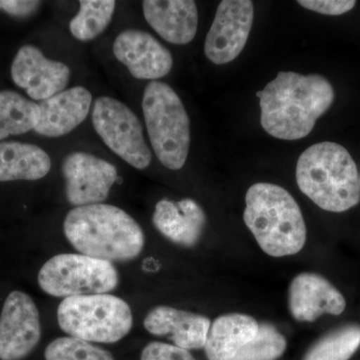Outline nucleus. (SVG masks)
I'll return each mask as SVG.
<instances>
[{"label":"nucleus","instance_id":"1","mask_svg":"<svg viewBox=\"0 0 360 360\" xmlns=\"http://www.w3.org/2000/svg\"><path fill=\"white\" fill-rule=\"evenodd\" d=\"M257 96L262 129L276 139L298 141L312 131L333 105L335 94L322 75L281 71Z\"/></svg>","mask_w":360,"mask_h":360},{"label":"nucleus","instance_id":"2","mask_svg":"<svg viewBox=\"0 0 360 360\" xmlns=\"http://www.w3.org/2000/svg\"><path fill=\"white\" fill-rule=\"evenodd\" d=\"M66 238L82 255L108 262H127L141 255L144 233L122 208L91 205L73 208L63 224Z\"/></svg>","mask_w":360,"mask_h":360},{"label":"nucleus","instance_id":"3","mask_svg":"<svg viewBox=\"0 0 360 360\" xmlns=\"http://www.w3.org/2000/svg\"><path fill=\"white\" fill-rule=\"evenodd\" d=\"M296 182L302 193L321 210L345 212L360 201L359 174L347 149L323 141L307 148L296 165Z\"/></svg>","mask_w":360,"mask_h":360},{"label":"nucleus","instance_id":"4","mask_svg":"<svg viewBox=\"0 0 360 360\" xmlns=\"http://www.w3.org/2000/svg\"><path fill=\"white\" fill-rule=\"evenodd\" d=\"M243 219L265 253L274 257L296 255L307 243L300 205L283 187L258 182L248 188Z\"/></svg>","mask_w":360,"mask_h":360},{"label":"nucleus","instance_id":"5","mask_svg":"<svg viewBox=\"0 0 360 360\" xmlns=\"http://www.w3.org/2000/svg\"><path fill=\"white\" fill-rule=\"evenodd\" d=\"M142 111L158 160L169 169L184 167L191 146V120L176 92L165 82H149L142 97Z\"/></svg>","mask_w":360,"mask_h":360},{"label":"nucleus","instance_id":"6","mask_svg":"<svg viewBox=\"0 0 360 360\" xmlns=\"http://www.w3.org/2000/svg\"><path fill=\"white\" fill-rule=\"evenodd\" d=\"M58 321L71 338L99 343L117 342L134 324L129 305L106 293L65 298L58 307Z\"/></svg>","mask_w":360,"mask_h":360},{"label":"nucleus","instance_id":"7","mask_svg":"<svg viewBox=\"0 0 360 360\" xmlns=\"http://www.w3.org/2000/svg\"><path fill=\"white\" fill-rule=\"evenodd\" d=\"M120 277L108 260L63 253L47 260L39 270V284L56 297L104 295L115 290Z\"/></svg>","mask_w":360,"mask_h":360},{"label":"nucleus","instance_id":"8","mask_svg":"<svg viewBox=\"0 0 360 360\" xmlns=\"http://www.w3.org/2000/svg\"><path fill=\"white\" fill-rule=\"evenodd\" d=\"M91 117L97 134L116 155L136 169L149 167L153 160L150 148L141 120L129 106L112 97H98Z\"/></svg>","mask_w":360,"mask_h":360},{"label":"nucleus","instance_id":"9","mask_svg":"<svg viewBox=\"0 0 360 360\" xmlns=\"http://www.w3.org/2000/svg\"><path fill=\"white\" fill-rule=\"evenodd\" d=\"M255 18L250 0L220 2L210 32L206 35V58L217 65L234 60L245 49Z\"/></svg>","mask_w":360,"mask_h":360},{"label":"nucleus","instance_id":"10","mask_svg":"<svg viewBox=\"0 0 360 360\" xmlns=\"http://www.w3.org/2000/svg\"><path fill=\"white\" fill-rule=\"evenodd\" d=\"M41 338L39 312L22 291L7 296L0 314V360H21L32 354Z\"/></svg>","mask_w":360,"mask_h":360},{"label":"nucleus","instance_id":"11","mask_svg":"<svg viewBox=\"0 0 360 360\" xmlns=\"http://www.w3.org/2000/svg\"><path fill=\"white\" fill-rule=\"evenodd\" d=\"M66 198L70 205H98L108 198L117 180L115 165L86 153H73L63 162Z\"/></svg>","mask_w":360,"mask_h":360},{"label":"nucleus","instance_id":"12","mask_svg":"<svg viewBox=\"0 0 360 360\" xmlns=\"http://www.w3.org/2000/svg\"><path fill=\"white\" fill-rule=\"evenodd\" d=\"M70 77L65 63L45 58L40 49L30 44L21 47L11 65L14 84L33 101H44L63 91Z\"/></svg>","mask_w":360,"mask_h":360},{"label":"nucleus","instance_id":"13","mask_svg":"<svg viewBox=\"0 0 360 360\" xmlns=\"http://www.w3.org/2000/svg\"><path fill=\"white\" fill-rule=\"evenodd\" d=\"M116 59L137 79L155 82L172 70L174 58L165 45L141 30H127L113 42Z\"/></svg>","mask_w":360,"mask_h":360},{"label":"nucleus","instance_id":"14","mask_svg":"<svg viewBox=\"0 0 360 360\" xmlns=\"http://www.w3.org/2000/svg\"><path fill=\"white\" fill-rule=\"evenodd\" d=\"M288 305L296 321L314 322L323 314H342L347 302L340 291L328 279L319 274L303 272L291 281Z\"/></svg>","mask_w":360,"mask_h":360},{"label":"nucleus","instance_id":"15","mask_svg":"<svg viewBox=\"0 0 360 360\" xmlns=\"http://www.w3.org/2000/svg\"><path fill=\"white\" fill-rule=\"evenodd\" d=\"M92 104V96L84 86L63 90L40 101L39 120L34 130L42 136L60 137L84 122Z\"/></svg>","mask_w":360,"mask_h":360},{"label":"nucleus","instance_id":"16","mask_svg":"<svg viewBox=\"0 0 360 360\" xmlns=\"http://www.w3.org/2000/svg\"><path fill=\"white\" fill-rule=\"evenodd\" d=\"M144 18L158 35L172 44L193 41L198 32V6L191 0H146Z\"/></svg>","mask_w":360,"mask_h":360},{"label":"nucleus","instance_id":"17","mask_svg":"<svg viewBox=\"0 0 360 360\" xmlns=\"http://www.w3.org/2000/svg\"><path fill=\"white\" fill-rule=\"evenodd\" d=\"M143 324L151 335L169 336L175 347L186 350L205 348L212 326L210 319L203 315L169 307H158L151 310Z\"/></svg>","mask_w":360,"mask_h":360},{"label":"nucleus","instance_id":"18","mask_svg":"<svg viewBox=\"0 0 360 360\" xmlns=\"http://www.w3.org/2000/svg\"><path fill=\"white\" fill-rule=\"evenodd\" d=\"M153 222L155 229L172 243L191 248L200 240L206 224V215L191 198L179 202L162 200L156 203Z\"/></svg>","mask_w":360,"mask_h":360},{"label":"nucleus","instance_id":"19","mask_svg":"<svg viewBox=\"0 0 360 360\" xmlns=\"http://www.w3.org/2000/svg\"><path fill=\"white\" fill-rule=\"evenodd\" d=\"M259 323L250 315L229 314L215 319L206 340L208 360H233L257 335Z\"/></svg>","mask_w":360,"mask_h":360},{"label":"nucleus","instance_id":"20","mask_svg":"<svg viewBox=\"0 0 360 360\" xmlns=\"http://www.w3.org/2000/svg\"><path fill=\"white\" fill-rule=\"evenodd\" d=\"M51 169V158L39 146L18 141L0 143V181L39 180Z\"/></svg>","mask_w":360,"mask_h":360},{"label":"nucleus","instance_id":"21","mask_svg":"<svg viewBox=\"0 0 360 360\" xmlns=\"http://www.w3.org/2000/svg\"><path fill=\"white\" fill-rule=\"evenodd\" d=\"M39 106L13 90L0 91V141L11 135L34 129L39 120Z\"/></svg>","mask_w":360,"mask_h":360},{"label":"nucleus","instance_id":"22","mask_svg":"<svg viewBox=\"0 0 360 360\" xmlns=\"http://www.w3.org/2000/svg\"><path fill=\"white\" fill-rule=\"evenodd\" d=\"M359 347V324H347L315 341L302 360H349Z\"/></svg>","mask_w":360,"mask_h":360},{"label":"nucleus","instance_id":"23","mask_svg":"<svg viewBox=\"0 0 360 360\" xmlns=\"http://www.w3.org/2000/svg\"><path fill=\"white\" fill-rule=\"evenodd\" d=\"M115 6L113 0H82L79 11L70 22L71 34L80 41L96 39L110 25Z\"/></svg>","mask_w":360,"mask_h":360},{"label":"nucleus","instance_id":"24","mask_svg":"<svg viewBox=\"0 0 360 360\" xmlns=\"http://www.w3.org/2000/svg\"><path fill=\"white\" fill-rule=\"evenodd\" d=\"M285 338L269 323L259 324L255 338L245 345L233 360H277L285 352Z\"/></svg>","mask_w":360,"mask_h":360},{"label":"nucleus","instance_id":"25","mask_svg":"<svg viewBox=\"0 0 360 360\" xmlns=\"http://www.w3.org/2000/svg\"><path fill=\"white\" fill-rule=\"evenodd\" d=\"M46 360H115L103 348L75 338H60L51 341L44 352Z\"/></svg>","mask_w":360,"mask_h":360},{"label":"nucleus","instance_id":"26","mask_svg":"<svg viewBox=\"0 0 360 360\" xmlns=\"http://www.w3.org/2000/svg\"><path fill=\"white\" fill-rule=\"evenodd\" d=\"M141 360H196L188 350L163 342H151L143 348Z\"/></svg>","mask_w":360,"mask_h":360},{"label":"nucleus","instance_id":"27","mask_svg":"<svg viewBox=\"0 0 360 360\" xmlns=\"http://www.w3.org/2000/svg\"><path fill=\"white\" fill-rule=\"evenodd\" d=\"M304 8L326 15H341L352 11L356 4L354 0H300Z\"/></svg>","mask_w":360,"mask_h":360},{"label":"nucleus","instance_id":"28","mask_svg":"<svg viewBox=\"0 0 360 360\" xmlns=\"http://www.w3.org/2000/svg\"><path fill=\"white\" fill-rule=\"evenodd\" d=\"M40 4L32 0H0V11L15 18H27L39 11Z\"/></svg>","mask_w":360,"mask_h":360},{"label":"nucleus","instance_id":"29","mask_svg":"<svg viewBox=\"0 0 360 360\" xmlns=\"http://www.w3.org/2000/svg\"><path fill=\"white\" fill-rule=\"evenodd\" d=\"M359 184H360V174H359Z\"/></svg>","mask_w":360,"mask_h":360}]
</instances>
